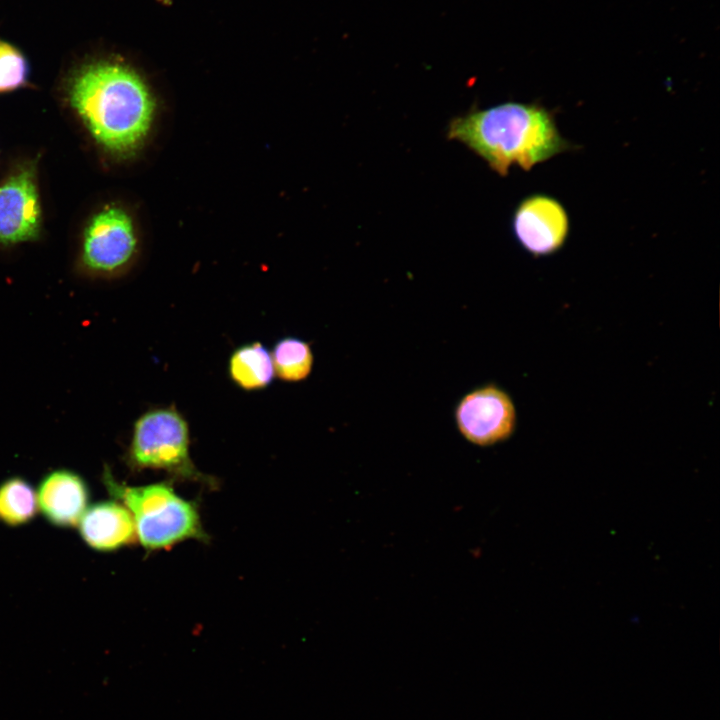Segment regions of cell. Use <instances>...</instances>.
Instances as JSON below:
<instances>
[{"instance_id": "6", "label": "cell", "mask_w": 720, "mask_h": 720, "mask_svg": "<svg viewBox=\"0 0 720 720\" xmlns=\"http://www.w3.org/2000/svg\"><path fill=\"white\" fill-rule=\"evenodd\" d=\"M454 418L459 433L478 446H490L509 439L517 424L511 396L493 383L465 394L455 407Z\"/></svg>"}, {"instance_id": "4", "label": "cell", "mask_w": 720, "mask_h": 720, "mask_svg": "<svg viewBox=\"0 0 720 720\" xmlns=\"http://www.w3.org/2000/svg\"><path fill=\"white\" fill-rule=\"evenodd\" d=\"M189 446L188 423L175 407L149 409L134 423L127 464L133 470H162L180 480L214 486L215 480L194 465Z\"/></svg>"}, {"instance_id": "2", "label": "cell", "mask_w": 720, "mask_h": 720, "mask_svg": "<svg viewBox=\"0 0 720 720\" xmlns=\"http://www.w3.org/2000/svg\"><path fill=\"white\" fill-rule=\"evenodd\" d=\"M448 137L464 143L506 176L511 165L528 171L566 151L553 114L539 104L507 102L453 119Z\"/></svg>"}, {"instance_id": "9", "label": "cell", "mask_w": 720, "mask_h": 720, "mask_svg": "<svg viewBox=\"0 0 720 720\" xmlns=\"http://www.w3.org/2000/svg\"><path fill=\"white\" fill-rule=\"evenodd\" d=\"M36 492L39 511L58 528L78 525L89 506L90 489L86 480L70 469L59 468L47 473Z\"/></svg>"}, {"instance_id": "3", "label": "cell", "mask_w": 720, "mask_h": 720, "mask_svg": "<svg viewBox=\"0 0 720 720\" xmlns=\"http://www.w3.org/2000/svg\"><path fill=\"white\" fill-rule=\"evenodd\" d=\"M102 480L112 498L131 513L137 540L146 550L167 549L191 539L207 541L197 505L178 495L169 482L127 485L107 467Z\"/></svg>"}, {"instance_id": "10", "label": "cell", "mask_w": 720, "mask_h": 720, "mask_svg": "<svg viewBox=\"0 0 720 720\" xmlns=\"http://www.w3.org/2000/svg\"><path fill=\"white\" fill-rule=\"evenodd\" d=\"M78 530L85 544L98 552H114L137 540L131 513L116 499L89 505Z\"/></svg>"}, {"instance_id": "7", "label": "cell", "mask_w": 720, "mask_h": 720, "mask_svg": "<svg viewBox=\"0 0 720 720\" xmlns=\"http://www.w3.org/2000/svg\"><path fill=\"white\" fill-rule=\"evenodd\" d=\"M41 224L36 168L28 163L0 184V244L34 241L40 235Z\"/></svg>"}, {"instance_id": "1", "label": "cell", "mask_w": 720, "mask_h": 720, "mask_svg": "<svg viewBox=\"0 0 720 720\" xmlns=\"http://www.w3.org/2000/svg\"><path fill=\"white\" fill-rule=\"evenodd\" d=\"M65 92L91 137L112 155L134 153L150 129L153 98L142 78L123 62L87 60L69 74Z\"/></svg>"}, {"instance_id": "12", "label": "cell", "mask_w": 720, "mask_h": 720, "mask_svg": "<svg viewBox=\"0 0 720 720\" xmlns=\"http://www.w3.org/2000/svg\"><path fill=\"white\" fill-rule=\"evenodd\" d=\"M38 511L37 492L26 479L12 476L0 483V519L6 525L23 526Z\"/></svg>"}, {"instance_id": "13", "label": "cell", "mask_w": 720, "mask_h": 720, "mask_svg": "<svg viewBox=\"0 0 720 720\" xmlns=\"http://www.w3.org/2000/svg\"><path fill=\"white\" fill-rule=\"evenodd\" d=\"M271 353L275 375L286 382L305 380L312 372L314 356L311 346L296 337L278 340Z\"/></svg>"}, {"instance_id": "14", "label": "cell", "mask_w": 720, "mask_h": 720, "mask_svg": "<svg viewBox=\"0 0 720 720\" xmlns=\"http://www.w3.org/2000/svg\"><path fill=\"white\" fill-rule=\"evenodd\" d=\"M29 64L14 44L0 38V93L14 91L28 82Z\"/></svg>"}, {"instance_id": "5", "label": "cell", "mask_w": 720, "mask_h": 720, "mask_svg": "<svg viewBox=\"0 0 720 720\" xmlns=\"http://www.w3.org/2000/svg\"><path fill=\"white\" fill-rule=\"evenodd\" d=\"M137 252V237L129 214L121 207H103L88 221L82 235V267L97 276L124 271Z\"/></svg>"}, {"instance_id": "11", "label": "cell", "mask_w": 720, "mask_h": 720, "mask_svg": "<svg viewBox=\"0 0 720 720\" xmlns=\"http://www.w3.org/2000/svg\"><path fill=\"white\" fill-rule=\"evenodd\" d=\"M231 380L246 391L269 386L275 376L271 353L260 342L247 343L233 351L228 363Z\"/></svg>"}, {"instance_id": "8", "label": "cell", "mask_w": 720, "mask_h": 720, "mask_svg": "<svg viewBox=\"0 0 720 720\" xmlns=\"http://www.w3.org/2000/svg\"><path fill=\"white\" fill-rule=\"evenodd\" d=\"M512 224L520 245L535 257L557 252L569 234L565 208L545 194H533L523 199L516 207Z\"/></svg>"}]
</instances>
